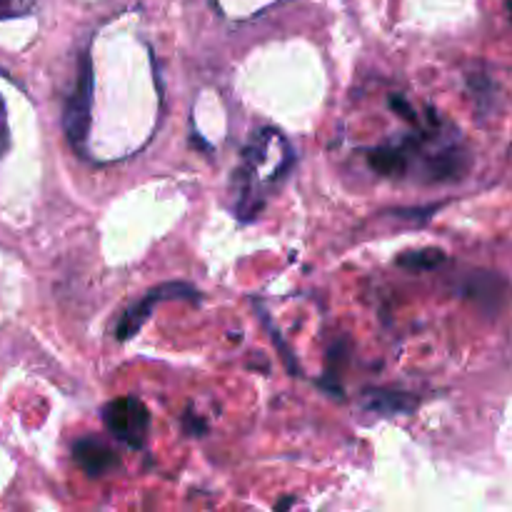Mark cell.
I'll use <instances>...</instances> for the list:
<instances>
[{
  "instance_id": "cell-10",
  "label": "cell",
  "mask_w": 512,
  "mask_h": 512,
  "mask_svg": "<svg viewBox=\"0 0 512 512\" xmlns=\"http://www.w3.org/2000/svg\"><path fill=\"white\" fill-rule=\"evenodd\" d=\"M35 8V0H0V20L23 18Z\"/></svg>"
},
{
  "instance_id": "cell-11",
  "label": "cell",
  "mask_w": 512,
  "mask_h": 512,
  "mask_svg": "<svg viewBox=\"0 0 512 512\" xmlns=\"http://www.w3.org/2000/svg\"><path fill=\"white\" fill-rule=\"evenodd\" d=\"M10 148V128H8V110H5L3 95H0V158Z\"/></svg>"
},
{
  "instance_id": "cell-6",
  "label": "cell",
  "mask_w": 512,
  "mask_h": 512,
  "mask_svg": "<svg viewBox=\"0 0 512 512\" xmlns=\"http://www.w3.org/2000/svg\"><path fill=\"white\" fill-rule=\"evenodd\" d=\"M73 458L75 463L80 465V470L88 475H108L113 473L115 468H120V458L115 455L113 448L103 443L98 438H80L78 443L73 445Z\"/></svg>"
},
{
  "instance_id": "cell-9",
  "label": "cell",
  "mask_w": 512,
  "mask_h": 512,
  "mask_svg": "<svg viewBox=\"0 0 512 512\" xmlns=\"http://www.w3.org/2000/svg\"><path fill=\"white\" fill-rule=\"evenodd\" d=\"M445 260V253L438 248H423V250H408L405 255H400L398 265L408 270H433L438 268Z\"/></svg>"
},
{
  "instance_id": "cell-7",
  "label": "cell",
  "mask_w": 512,
  "mask_h": 512,
  "mask_svg": "<svg viewBox=\"0 0 512 512\" xmlns=\"http://www.w3.org/2000/svg\"><path fill=\"white\" fill-rule=\"evenodd\" d=\"M410 158H413V143L403 140L395 145H383V148L370 150L368 160L370 168L375 173L385 175V178H403L410 168Z\"/></svg>"
},
{
  "instance_id": "cell-4",
  "label": "cell",
  "mask_w": 512,
  "mask_h": 512,
  "mask_svg": "<svg viewBox=\"0 0 512 512\" xmlns=\"http://www.w3.org/2000/svg\"><path fill=\"white\" fill-rule=\"evenodd\" d=\"M178 298L195 300L198 298V290H195L193 285H185V283H168V285H160V288L150 290V295L143 300V303L133 305V308H130L128 313L120 318L118 328H115V338L118 340L135 338V335L140 333V328L145 325V320L150 318V313H153L155 303H163V300H178Z\"/></svg>"
},
{
  "instance_id": "cell-3",
  "label": "cell",
  "mask_w": 512,
  "mask_h": 512,
  "mask_svg": "<svg viewBox=\"0 0 512 512\" xmlns=\"http://www.w3.org/2000/svg\"><path fill=\"white\" fill-rule=\"evenodd\" d=\"M90 108H93V65H90V55L85 53L80 58L78 83H75L73 93H70L68 103H65L63 115L65 135H68L75 150H83L85 140H88Z\"/></svg>"
},
{
  "instance_id": "cell-12",
  "label": "cell",
  "mask_w": 512,
  "mask_h": 512,
  "mask_svg": "<svg viewBox=\"0 0 512 512\" xmlns=\"http://www.w3.org/2000/svg\"><path fill=\"white\" fill-rule=\"evenodd\" d=\"M510 10H512V3H510Z\"/></svg>"
},
{
  "instance_id": "cell-1",
  "label": "cell",
  "mask_w": 512,
  "mask_h": 512,
  "mask_svg": "<svg viewBox=\"0 0 512 512\" xmlns=\"http://www.w3.org/2000/svg\"><path fill=\"white\" fill-rule=\"evenodd\" d=\"M293 165V150L278 130H263L250 140L243 165L235 170V215L248 220L263 208V198Z\"/></svg>"
},
{
  "instance_id": "cell-5",
  "label": "cell",
  "mask_w": 512,
  "mask_h": 512,
  "mask_svg": "<svg viewBox=\"0 0 512 512\" xmlns=\"http://www.w3.org/2000/svg\"><path fill=\"white\" fill-rule=\"evenodd\" d=\"M463 295L473 300L478 308L495 313V310H500L508 303L510 285L505 283V278L490 273V270H475V273L468 275V280H465Z\"/></svg>"
},
{
  "instance_id": "cell-2",
  "label": "cell",
  "mask_w": 512,
  "mask_h": 512,
  "mask_svg": "<svg viewBox=\"0 0 512 512\" xmlns=\"http://www.w3.org/2000/svg\"><path fill=\"white\" fill-rule=\"evenodd\" d=\"M103 425L115 440L138 450L150 430V413L138 398H115L103 408Z\"/></svg>"
},
{
  "instance_id": "cell-8",
  "label": "cell",
  "mask_w": 512,
  "mask_h": 512,
  "mask_svg": "<svg viewBox=\"0 0 512 512\" xmlns=\"http://www.w3.org/2000/svg\"><path fill=\"white\" fill-rule=\"evenodd\" d=\"M418 405V400L410 398L408 393H388V390H373L368 395V408L373 413L395 415V413H410Z\"/></svg>"
}]
</instances>
